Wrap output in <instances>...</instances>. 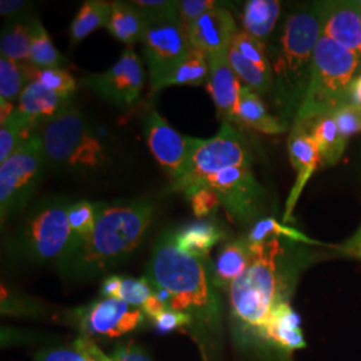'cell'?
<instances>
[{
	"instance_id": "cell-1",
	"label": "cell",
	"mask_w": 361,
	"mask_h": 361,
	"mask_svg": "<svg viewBox=\"0 0 361 361\" xmlns=\"http://www.w3.org/2000/svg\"><path fill=\"white\" fill-rule=\"evenodd\" d=\"M322 37L319 3L288 13L267 44L273 77V102L279 119L292 126L304 102L312 75L313 55Z\"/></svg>"
},
{
	"instance_id": "cell-2",
	"label": "cell",
	"mask_w": 361,
	"mask_h": 361,
	"mask_svg": "<svg viewBox=\"0 0 361 361\" xmlns=\"http://www.w3.org/2000/svg\"><path fill=\"white\" fill-rule=\"evenodd\" d=\"M154 213L150 198L104 202L89 240L58 271L75 280H90L111 271L142 244Z\"/></svg>"
},
{
	"instance_id": "cell-3",
	"label": "cell",
	"mask_w": 361,
	"mask_h": 361,
	"mask_svg": "<svg viewBox=\"0 0 361 361\" xmlns=\"http://www.w3.org/2000/svg\"><path fill=\"white\" fill-rule=\"evenodd\" d=\"M252 250L250 265L229 292L234 317L259 335L274 307L289 301L296 268L288 255V244L281 238L271 237L262 244L252 245Z\"/></svg>"
},
{
	"instance_id": "cell-4",
	"label": "cell",
	"mask_w": 361,
	"mask_h": 361,
	"mask_svg": "<svg viewBox=\"0 0 361 361\" xmlns=\"http://www.w3.org/2000/svg\"><path fill=\"white\" fill-rule=\"evenodd\" d=\"M146 279L170 295L168 310L183 312L209 325L219 323V300L205 259L194 257L176 244L174 232L157 240Z\"/></svg>"
},
{
	"instance_id": "cell-5",
	"label": "cell",
	"mask_w": 361,
	"mask_h": 361,
	"mask_svg": "<svg viewBox=\"0 0 361 361\" xmlns=\"http://www.w3.org/2000/svg\"><path fill=\"white\" fill-rule=\"evenodd\" d=\"M63 195H47L28 210L8 241V252L16 261L34 265L65 264L71 250L68 207Z\"/></svg>"
},
{
	"instance_id": "cell-6",
	"label": "cell",
	"mask_w": 361,
	"mask_h": 361,
	"mask_svg": "<svg viewBox=\"0 0 361 361\" xmlns=\"http://www.w3.org/2000/svg\"><path fill=\"white\" fill-rule=\"evenodd\" d=\"M39 135L47 168L55 173L91 176L109 165V152L102 137L74 107L46 122Z\"/></svg>"
},
{
	"instance_id": "cell-7",
	"label": "cell",
	"mask_w": 361,
	"mask_h": 361,
	"mask_svg": "<svg viewBox=\"0 0 361 361\" xmlns=\"http://www.w3.org/2000/svg\"><path fill=\"white\" fill-rule=\"evenodd\" d=\"M360 66L357 55L322 35L313 55L310 86L293 125L335 114L349 104V87Z\"/></svg>"
},
{
	"instance_id": "cell-8",
	"label": "cell",
	"mask_w": 361,
	"mask_h": 361,
	"mask_svg": "<svg viewBox=\"0 0 361 361\" xmlns=\"http://www.w3.org/2000/svg\"><path fill=\"white\" fill-rule=\"evenodd\" d=\"M246 166L252 168V157L243 137L231 123H222L216 137L198 141L182 177L171 183V190L188 194L225 169Z\"/></svg>"
},
{
	"instance_id": "cell-9",
	"label": "cell",
	"mask_w": 361,
	"mask_h": 361,
	"mask_svg": "<svg viewBox=\"0 0 361 361\" xmlns=\"http://www.w3.org/2000/svg\"><path fill=\"white\" fill-rule=\"evenodd\" d=\"M47 168L42 138L32 134L20 149L0 164L1 224L25 209L38 189Z\"/></svg>"
},
{
	"instance_id": "cell-10",
	"label": "cell",
	"mask_w": 361,
	"mask_h": 361,
	"mask_svg": "<svg viewBox=\"0 0 361 361\" xmlns=\"http://www.w3.org/2000/svg\"><path fill=\"white\" fill-rule=\"evenodd\" d=\"M147 27L143 34V56L149 67L150 86H155L180 65L193 50L186 27L180 13L146 19Z\"/></svg>"
},
{
	"instance_id": "cell-11",
	"label": "cell",
	"mask_w": 361,
	"mask_h": 361,
	"mask_svg": "<svg viewBox=\"0 0 361 361\" xmlns=\"http://www.w3.org/2000/svg\"><path fill=\"white\" fill-rule=\"evenodd\" d=\"M212 188L228 214L240 224H250L265 212L267 193L250 166L229 168L204 180Z\"/></svg>"
},
{
	"instance_id": "cell-12",
	"label": "cell",
	"mask_w": 361,
	"mask_h": 361,
	"mask_svg": "<svg viewBox=\"0 0 361 361\" xmlns=\"http://www.w3.org/2000/svg\"><path fill=\"white\" fill-rule=\"evenodd\" d=\"M80 85L109 104L126 109L138 102L145 85L142 62L137 52L128 49L109 70L80 78Z\"/></svg>"
},
{
	"instance_id": "cell-13",
	"label": "cell",
	"mask_w": 361,
	"mask_h": 361,
	"mask_svg": "<svg viewBox=\"0 0 361 361\" xmlns=\"http://www.w3.org/2000/svg\"><path fill=\"white\" fill-rule=\"evenodd\" d=\"M143 133L157 162L166 171L171 183L182 177L200 138L186 137L169 125L157 111L143 118Z\"/></svg>"
},
{
	"instance_id": "cell-14",
	"label": "cell",
	"mask_w": 361,
	"mask_h": 361,
	"mask_svg": "<svg viewBox=\"0 0 361 361\" xmlns=\"http://www.w3.org/2000/svg\"><path fill=\"white\" fill-rule=\"evenodd\" d=\"M145 313L128 302L104 297L78 310L80 329L86 336L116 338L135 331L143 323Z\"/></svg>"
},
{
	"instance_id": "cell-15",
	"label": "cell",
	"mask_w": 361,
	"mask_h": 361,
	"mask_svg": "<svg viewBox=\"0 0 361 361\" xmlns=\"http://www.w3.org/2000/svg\"><path fill=\"white\" fill-rule=\"evenodd\" d=\"M322 35L361 59V16L359 1H319Z\"/></svg>"
},
{
	"instance_id": "cell-16",
	"label": "cell",
	"mask_w": 361,
	"mask_h": 361,
	"mask_svg": "<svg viewBox=\"0 0 361 361\" xmlns=\"http://www.w3.org/2000/svg\"><path fill=\"white\" fill-rule=\"evenodd\" d=\"M192 47L204 52L207 58L228 54L233 38L240 31L235 20L224 6L205 13L186 27Z\"/></svg>"
},
{
	"instance_id": "cell-17",
	"label": "cell",
	"mask_w": 361,
	"mask_h": 361,
	"mask_svg": "<svg viewBox=\"0 0 361 361\" xmlns=\"http://www.w3.org/2000/svg\"><path fill=\"white\" fill-rule=\"evenodd\" d=\"M288 150L290 164L296 171L297 177L292 192L286 201L285 209V222L292 221V214L297 205V201L302 193V189L308 183L310 177L322 164V157L317 147V143L310 135L308 129L304 125H293L288 141Z\"/></svg>"
},
{
	"instance_id": "cell-18",
	"label": "cell",
	"mask_w": 361,
	"mask_h": 361,
	"mask_svg": "<svg viewBox=\"0 0 361 361\" xmlns=\"http://www.w3.org/2000/svg\"><path fill=\"white\" fill-rule=\"evenodd\" d=\"M207 59L210 67L207 89L216 104L219 116L224 119V123H238L237 104L243 85L233 71L228 54H219Z\"/></svg>"
},
{
	"instance_id": "cell-19",
	"label": "cell",
	"mask_w": 361,
	"mask_h": 361,
	"mask_svg": "<svg viewBox=\"0 0 361 361\" xmlns=\"http://www.w3.org/2000/svg\"><path fill=\"white\" fill-rule=\"evenodd\" d=\"M73 107V97L47 90L39 82L31 80L22 92L16 109L34 123H46Z\"/></svg>"
},
{
	"instance_id": "cell-20",
	"label": "cell",
	"mask_w": 361,
	"mask_h": 361,
	"mask_svg": "<svg viewBox=\"0 0 361 361\" xmlns=\"http://www.w3.org/2000/svg\"><path fill=\"white\" fill-rule=\"evenodd\" d=\"M259 336L285 352H293L307 345L300 328V317L289 301L280 302L274 307Z\"/></svg>"
},
{
	"instance_id": "cell-21",
	"label": "cell",
	"mask_w": 361,
	"mask_h": 361,
	"mask_svg": "<svg viewBox=\"0 0 361 361\" xmlns=\"http://www.w3.org/2000/svg\"><path fill=\"white\" fill-rule=\"evenodd\" d=\"M252 259L253 250L246 237L228 243L221 249L214 264L209 267L214 286L231 290L234 281L244 274Z\"/></svg>"
},
{
	"instance_id": "cell-22",
	"label": "cell",
	"mask_w": 361,
	"mask_h": 361,
	"mask_svg": "<svg viewBox=\"0 0 361 361\" xmlns=\"http://www.w3.org/2000/svg\"><path fill=\"white\" fill-rule=\"evenodd\" d=\"M237 122L244 123L265 134H283L289 129L279 119L268 113L259 95L246 86H241L237 104Z\"/></svg>"
},
{
	"instance_id": "cell-23",
	"label": "cell",
	"mask_w": 361,
	"mask_h": 361,
	"mask_svg": "<svg viewBox=\"0 0 361 361\" xmlns=\"http://www.w3.org/2000/svg\"><path fill=\"white\" fill-rule=\"evenodd\" d=\"M281 13L279 0H249L243 11V27L246 34L268 44Z\"/></svg>"
},
{
	"instance_id": "cell-24",
	"label": "cell",
	"mask_w": 361,
	"mask_h": 361,
	"mask_svg": "<svg viewBox=\"0 0 361 361\" xmlns=\"http://www.w3.org/2000/svg\"><path fill=\"white\" fill-rule=\"evenodd\" d=\"M224 238V231L210 221H197L174 232L176 244L180 250L202 259H207L213 246Z\"/></svg>"
},
{
	"instance_id": "cell-25",
	"label": "cell",
	"mask_w": 361,
	"mask_h": 361,
	"mask_svg": "<svg viewBox=\"0 0 361 361\" xmlns=\"http://www.w3.org/2000/svg\"><path fill=\"white\" fill-rule=\"evenodd\" d=\"M146 27L147 20L145 15L131 1H113L106 25V30L113 38L131 46L141 42Z\"/></svg>"
},
{
	"instance_id": "cell-26",
	"label": "cell",
	"mask_w": 361,
	"mask_h": 361,
	"mask_svg": "<svg viewBox=\"0 0 361 361\" xmlns=\"http://www.w3.org/2000/svg\"><path fill=\"white\" fill-rule=\"evenodd\" d=\"M313 140L317 143L322 164L325 166H334L344 154L347 140L341 135L336 125L334 114L323 116L304 125Z\"/></svg>"
},
{
	"instance_id": "cell-27",
	"label": "cell",
	"mask_w": 361,
	"mask_h": 361,
	"mask_svg": "<svg viewBox=\"0 0 361 361\" xmlns=\"http://www.w3.org/2000/svg\"><path fill=\"white\" fill-rule=\"evenodd\" d=\"M209 75L210 67L207 55L193 49L180 65L176 66L154 89H152V91L157 92L169 86H201L205 83L207 85Z\"/></svg>"
},
{
	"instance_id": "cell-28",
	"label": "cell",
	"mask_w": 361,
	"mask_h": 361,
	"mask_svg": "<svg viewBox=\"0 0 361 361\" xmlns=\"http://www.w3.org/2000/svg\"><path fill=\"white\" fill-rule=\"evenodd\" d=\"M111 6L113 1L106 0H86L82 3L68 30L71 47L85 40L95 30L101 27L106 28Z\"/></svg>"
},
{
	"instance_id": "cell-29",
	"label": "cell",
	"mask_w": 361,
	"mask_h": 361,
	"mask_svg": "<svg viewBox=\"0 0 361 361\" xmlns=\"http://www.w3.org/2000/svg\"><path fill=\"white\" fill-rule=\"evenodd\" d=\"M102 204L104 202H91L86 200L71 202L68 207V222L71 228V250L68 258L77 252L79 246L89 240V237L94 232L99 219Z\"/></svg>"
},
{
	"instance_id": "cell-30",
	"label": "cell",
	"mask_w": 361,
	"mask_h": 361,
	"mask_svg": "<svg viewBox=\"0 0 361 361\" xmlns=\"http://www.w3.org/2000/svg\"><path fill=\"white\" fill-rule=\"evenodd\" d=\"M37 126L16 107L13 114L0 125V164L8 159L31 138V130Z\"/></svg>"
},
{
	"instance_id": "cell-31",
	"label": "cell",
	"mask_w": 361,
	"mask_h": 361,
	"mask_svg": "<svg viewBox=\"0 0 361 361\" xmlns=\"http://www.w3.org/2000/svg\"><path fill=\"white\" fill-rule=\"evenodd\" d=\"M31 22H7L1 28L0 54L15 62L31 58Z\"/></svg>"
},
{
	"instance_id": "cell-32",
	"label": "cell",
	"mask_w": 361,
	"mask_h": 361,
	"mask_svg": "<svg viewBox=\"0 0 361 361\" xmlns=\"http://www.w3.org/2000/svg\"><path fill=\"white\" fill-rule=\"evenodd\" d=\"M30 62L37 68H58L65 62L63 55L56 50L47 30L38 18H34L31 22Z\"/></svg>"
},
{
	"instance_id": "cell-33",
	"label": "cell",
	"mask_w": 361,
	"mask_h": 361,
	"mask_svg": "<svg viewBox=\"0 0 361 361\" xmlns=\"http://www.w3.org/2000/svg\"><path fill=\"white\" fill-rule=\"evenodd\" d=\"M228 61L232 66L233 71L235 73L240 82L244 83V86L255 91L258 95L267 94L271 90L273 77L271 70H264L259 66L247 61L245 56H243L232 46L228 52Z\"/></svg>"
},
{
	"instance_id": "cell-34",
	"label": "cell",
	"mask_w": 361,
	"mask_h": 361,
	"mask_svg": "<svg viewBox=\"0 0 361 361\" xmlns=\"http://www.w3.org/2000/svg\"><path fill=\"white\" fill-rule=\"evenodd\" d=\"M28 83L26 66L8 58H0V104L16 106L15 101H19Z\"/></svg>"
},
{
	"instance_id": "cell-35",
	"label": "cell",
	"mask_w": 361,
	"mask_h": 361,
	"mask_svg": "<svg viewBox=\"0 0 361 361\" xmlns=\"http://www.w3.org/2000/svg\"><path fill=\"white\" fill-rule=\"evenodd\" d=\"M271 237H277V238H283L289 240L292 243H304V244H313V245H320V243L310 240V237H307L305 234L298 232L296 229H292L286 225L279 224L274 219H259L255 226L252 228L250 233L247 234L246 240L249 244L255 245V244H262L267 240H269Z\"/></svg>"
},
{
	"instance_id": "cell-36",
	"label": "cell",
	"mask_w": 361,
	"mask_h": 361,
	"mask_svg": "<svg viewBox=\"0 0 361 361\" xmlns=\"http://www.w3.org/2000/svg\"><path fill=\"white\" fill-rule=\"evenodd\" d=\"M28 79L39 82L47 90L56 92L59 95L73 97L77 91V80L63 68H37L27 67Z\"/></svg>"
},
{
	"instance_id": "cell-37",
	"label": "cell",
	"mask_w": 361,
	"mask_h": 361,
	"mask_svg": "<svg viewBox=\"0 0 361 361\" xmlns=\"http://www.w3.org/2000/svg\"><path fill=\"white\" fill-rule=\"evenodd\" d=\"M153 296H154L153 285L146 277L142 279L122 277V283H121L116 298L128 302L131 307L142 310Z\"/></svg>"
},
{
	"instance_id": "cell-38",
	"label": "cell",
	"mask_w": 361,
	"mask_h": 361,
	"mask_svg": "<svg viewBox=\"0 0 361 361\" xmlns=\"http://www.w3.org/2000/svg\"><path fill=\"white\" fill-rule=\"evenodd\" d=\"M232 47L245 56L247 61L259 66L264 70H271V63L268 59L267 44L259 42L258 39L250 37L245 31H238L233 38Z\"/></svg>"
},
{
	"instance_id": "cell-39",
	"label": "cell",
	"mask_w": 361,
	"mask_h": 361,
	"mask_svg": "<svg viewBox=\"0 0 361 361\" xmlns=\"http://www.w3.org/2000/svg\"><path fill=\"white\" fill-rule=\"evenodd\" d=\"M186 195L193 209L194 216L198 219H205L221 207L219 195L209 186H200Z\"/></svg>"
},
{
	"instance_id": "cell-40",
	"label": "cell",
	"mask_w": 361,
	"mask_h": 361,
	"mask_svg": "<svg viewBox=\"0 0 361 361\" xmlns=\"http://www.w3.org/2000/svg\"><path fill=\"white\" fill-rule=\"evenodd\" d=\"M341 135L348 141L352 135L361 133V104H347L334 114Z\"/></svg>"
},
{
	"instance_id": "cell-41",
	"label": "cell",
	"mask_w": 361,
	"mask_h": 361,
	"mask_svg": "<svg viewBox=\"0 0 361 361\" xmlns=\"http://www.w3.org/2000/svg\"><path fill=\"white\" fill-rule=\"evenodd\" d=\"M219 7H222V3L216 0H178V13L185 27Z\"/></svg>"
},
{
	"instance_id": "cell-42",
	"label": "cell",
	"mask_w": 361,
	"mask_h": 361,
	"mask_svg": "<svg viewBox=\"0 0 361 361\" xmlns=\"http://www.w3.org/2000/svg\"><path fill=\"white\" fill-rule=\"evenodd\" d=\"M146 19H154L178 13V0H134L131 1Z\"/></svg>"
},
{
	"instance_id": "cell-43",
	"label": "cell",
	"mask_w": 361,
	"mask_h": 361,
	"mask_svg": "<svg viewBox=\"0 0 361 361\" xmlns=\"http://www.w3.org/2000/svg\"><path fill=\"white\" fill-rule=\"evenodd\" d=\"M32 3L26 0H1L0 1V15L8 22H30L34 18L31 16Z\"/></svg>"
},
{
	"instance_id": "cell-44",
	"label": "cell",
	"mask_w": 361,
	"mask_h": 361,
	"mask_svg": "<svg viewBox=\"0 0 361 361\" xmlns=\"http://www.w3.org/2000/svg\"><path fill=\"white\" fill-rule=\"evenodd\" d=\"M155 328L161 334H168L174 329H178L180 326H186L193 322V317L183 312L165 310L161 312L154 320Z\"/></svg>"
},
{
	"instance_id": "cell-45",
	"label": "cell",
	"mask_w": 361,
	"mask_h": 361,
	"mask_svg": "<svg viewBox=\"0 0 361 361\" xmlns=\"http://www.w3.org/2000/svg\"><path fill=\"white\" fill-rule=\"evenodd\" d=\"M35 361H89L73 344L67 348L46 349L35 355Z\"/></svg>"
},
{
	"instance_id": "cell-46",
	"label": "cell",
	"mask_w": 361,
	"mask_h": 361,
	"mask_svg": "<svg viewBox=\"0 0 361 361\" xmlns=\"http://www.w3.org/2000/svg\"><path fill=\"white\" fill-rule=\"evenodd\" d=\"M111 359L113 361H152L147 352L134 341L119 343L113 352Z\"/></svg>"
},
{
	"instance_id": "cell-47",
	"label": "cell",
	"mask_w": 361,
	"mask_h": 361,
	"mask_svg": "<svg viewBox=\"0 0 361 361\" xmlns=\"http://www.w3.org/2000/svg\"><path fill=\"white\" fill-rule=\"evenodd\" d=\"M73 344L89 359V361H113L111 357L104 355L89 336L78 337Z\"/></svg>"
},
{
	"instance_id": "cell-48",
	"label": "cell",
	"mask_w": 361,
	"mask_h": 361,
	"mask_svg": "<svg viewBox=\"0 0 361 361\" xmlns=\"http://www.w3.org/2000/svg\"><path fill=\"white\" fill-rule=\"evenodd\" d=\"M337 249L347 256L361 259V225L360 228L357 229V232L348 238L343 245L337 246Z\"/></svg>"
},
{
	"instance_id": "cell-49",
	"label": "cell",
	"mask_w": 361,
	"mask_h": 361,
	"mask_svg": "<svg viewBox=\"0 0 361 361\" xmlns=\"http://www.w3.org/2000/svg\"><path fill=\"white\" fill-rule=\"evenodd\" d=\"M121 283H122V277L121 276H110L107 277L102 284L101 288V293L104 297H111V298H116L118 297V292L121 288Z\"/></svg>"
},
{
	"instance_id": "cell-50",
	"label": "cell",
	"mask_w": 361,
	"mask_h": 361,
	"mask_svg": "<svg viewBox=\"0 0 361 361\" xmlns=\"http://www.w3.org/2000/svg\"><path fill=\"white\" fill-rule=\"evenodd\" d=\"M349 104H361V73L353 78L350 83Z\"/></svg>"
},
{
	"instance_id": "cell-51",
	"label": "cell",
	"mask_w": 361,
	"mask_h": 361,
	"mask_svg": "<svg viewBox=\"0 0 361 361\" xmlns=\"http://www.w3.org/2000/svg\"><path fill=\"white\" fill-rule=\"evenodd\" d=\"M359 4H360V1H359ZM360 16H361V4H360Z\"/></svg>"
},
{
	"instance_id": "cell-52",
	"label": "cell",
	"mask_w": 361,
	"mask_h": 361,
	"mask_svg": "<svg viewBox=\"0 0 361 361\" xmlns=\"http://www.w3.org/2000/svg\"><path fill=\"white\" fill-rule=\"evenodd\" d=\"M360 4H361V0H360Z\"/></svg>"
}]
</instances>
